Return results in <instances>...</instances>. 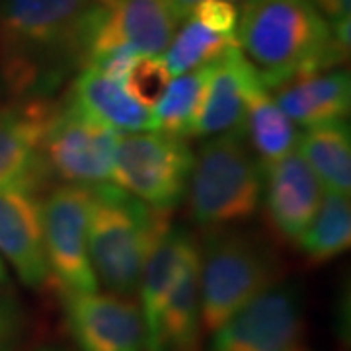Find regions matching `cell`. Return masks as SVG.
Returning a JSON list of instances; mask_svg holds the SVG:
<instances>
[{
    "mask_svg": "<svg viewBox=\"0 0 351 351\" xmlns=\"http://www.w3.org/2000/svg\"><path fill=\"white\" fill-rule=\"evenodd\" d=\"M27 316L20 301L0 293V351H18L25 338Z\"/></svg>",
    "mask_w": 351,
    "mask_h": 351,
    "instance_id": "26",
    "label": "cell"
},
{
    "mask_svg": "<svg viewBox=\"0 0 351 351\" xmlns=\"http://www.w3.org/2000/svg\"><path fill=\"white\" fill-rule=\"evenodd\" d=\"M263 193V166L244 133L209 137L201 145L188 182L189 213L207 232L252 219Z\"/></svg>",
    "mask_w": 351,
    "mask_h": 351,
    "instance_id": "4",
    "label": "cell"
},
{
    "mask_svg": "<svg viewBox=\"0 0 351 351\" xmlns=\"http://www.w3.org/2000/svg\"><path fill=\"white\" fill-rule=\"evenodd\" d=\"M197 244L186 226H168L154 244L141 277V314L147 330V346L151 343L160 322L164 306L170 299L178 277L189 258L197 252Z\"/></svg>",
    "mask_w": 351,
    "mask_h": 351,
    "instance_id": "18",
    "label": "cell"
},
{
    "mask_svg": "<svg viewBox=\"0 0 351 351\" xmlns=\"http://www.w3.org/2000/svg\"><path fill=\"white\" fill-rule=\"evenodd\" d=\"M197 263L199 248L186 262L178 277L147 351H203Z\"/></svg>",
    "mask_w": 351,
    "mask_h": 351,
    "instance_id": "19",
    "label": "cell"
},
{
    "mask_svg": "<svg viewBox=\"0 0 351 351\" xmlns=\"http://www.w3.org/2000/svg\"><path fill=\"white\" fill-rule=\"evenodd\" d=\"M322 195V184L297 151L263 168L265 209L277 234L289 242H299Z\"/></svg>",
    "mask_w": 351,
    "mask_h": 351,
    "instance_id": "15",
    "label": "cell"
},
{
    "mask_svg": "<svg viewBox=\"0 0 351 351\" xmlns=\"http://www.w3.org/2000/svg\"><path fill=\"white\" fill-rule=\"evenodd\" d=\"M297 152L322 188L348 193L351 189V133L348 119L308 127L297 141Z\"/></svg>",
    "mask_w": 351,
    "mask_h": 351,
    "instance_id": "20",
    "label": "cell"
},
{
    "mask_svg": "<svg viewBox=\"0 0 351 351\" xmlns=\"http://www.w3.org/2000/svg\"><path fill=\"white\" fill-rule=\"evenodd\" d=\"M311 4L330 25L350 22L351 0H311Z\"/></svg>",
    "mask_w": 351,
    "mask_h": 351,
    "instance_id": "28",
    "label": "cell"
},
{
    "mask_svg": "<svg viewBox=\"0 0 351 351\" xmlns=\"http://www.w3.org/2000/svg\"><path fill=\"white\" fill-rule=\"evenodd\" d=\"M172 78L162 55H138L121 84L138 104L151 110L162 98Z\"/></svg>",
    "mask_w": 351,
    "mask_h": 351,
    "instance_id": "25",
    "label": "cell"
},
{
    "mask_svg": "<svg viewBox=\"0 0 351 351\" xmlns=\"http://www.w3.org/2000/svg\"><path fill=\"white\" fill-rule=\"evenodd\" d=\"M193 156L184 137L158 129L119 135L112 184L170 215L186 197Z\"/></svg>",
    "mask_w": 351,
    "mask_h": 351,
    "instance_id": "6",
    "label": "cell"
},
{
    "mask_svg": "<svg viewBox=\"0 0 351 351\" xmlns=\"http://www.w3.org/2000/svg\"><path fill=\"white\" fill-rule=\"evenodd\" d=\"M299 351H311V350H308V348H306V346H304V348H301V350H299Z\"/></svg>",
    "mask_w": 351,
    "mask_h": 351,
    "instance_id": "31",
    "label": "cell"
},
{
    "mask_svg": "<svg viewBox=\"0 0 351 351\" xmlns=\"http://www.w3.org/2000/svg\"><path fill=\"white\" fill-rule=\"evenodd\" d=\"M176 6V12L180 14V18L184 20L186 16H188L199 2H203V0H172ZM226 2H239V0H226Z\"/></svg>",
    "mask_w": 351,
    "mask_h": 351,
    "instance_id": "29",
    "label": "cell"
},
{
    "mask_svg": "<svg viewBox=\"0 0 351 351\" xmlns=\"http://www.w3.org/2000/svg\"><path fill=\"white\" fill-rule=\"evenodd\" d=\"M274 98L293 123L306 129L341 121L351 108L350 73L328 69L299 76L276 88Z\"/></svg>",
    "mask_w": 351,
    "mask_h": 351,
    "instance_id": "17",
    "label": "cell"
},
{
    "mask_svg": "<svg viewBox=\"0 0 351 351\" xmlns=\"http://www.w3.org/2000/svg\"><path fill=\"white\" fill-rule=\"evenodd\" d=\"M0 281H6V269H4L2 262H0Z\"/></svg>",
    "mask_w": 351,
    "mask_h": 351,
    "instance_id": "30",
    "label": "cell"
},
{
    "mask_svg": "<svg viewBox=\"0 0 351 351\" xmlns=\"http://www.w3.org/2000/svg\"><path fill=\"white\" fill-rule=\"evenodd\" d=\"M211 63L172 78L162 98L151 108L154 127L158 131L180 135V137L191 135V129L205 98V90L211 75Z\"/></svg>",
    "mask_w": 351,
    "mask_h": 351,
    "instance_id": "23",
    "label": "cell"
},
{
    "mask_svg": "<svg viewBox=\"0 0 351 351\" xmlns=\"http://www.w3.org/2000/svg\"><path fill=\"white\" fill-rule=\"evenodd\" d=\"M234 43L237 38L213 32L199 20L186 16L162 53V59L170 75L178 76L209 64Z\"/></svg>",
    "mask_w": 351,
    "mask_h": 351,
    "instance_id": "24",
    "label": "cell"
},
{
    "mask_svg": "<svg viewBox=\"0 0 351 351\" xmlns=\"http://www.w3.org/2000/svg\"><path fill=\"white\" fill-rule=\"evenodd\" d=\"M92 188L63 184L41 201L43 244L51 285L63 295L98 291L90 252L88 225Z\"/></svg>",
    "mask_w": 351,
    "mask_h": 351,
    "instance_id": "7",
    "label": "cell"
},
{
    "mask_svg": "<svg viewBox=\"0 0 351 351\" xmlns=\"http://www.w3.org/2000/svg\"><path fill=\"white\" fill-rule=\"evenodd\" d=\"M168 226V213L112 182L92 186L88 252L98 285L117 297H135L145 263Z\"/></svg>",
    "mask_w": 351,
    "mask_h": 351,
    "instance_id": "3",
    "label": "cell"
},
{
    "mask_svg": "<svg viewBox=\"0 0 351 351\" xmlns=\"http://www.w3.org/2000/svg\"><path fill=\"white\" fill-rule=\"evenodd\" d=\"M351 205L348 193L324 189L311 225L299 239V248L311 262H328L350 248Z\"/></svg>",
    "mask_w": 351,
    "mask_h": 351,
    "instance_id": "22",
    "label": "cell"
},
{
    "mask_svg": "<svg viewBox=\"0 0 351 351\" xmlns=\"http://www.w3.org/2000/svg\"><path fill=\"white\" fill-rule=\"evenodd\" d=\"M66 101L90 121L117 135L156 129L151 110L138 104L119 80L94 66H84L76 76Z\"/></svg>",
    "mask_w": 351,
    "mask_h": 351,
    "instance_id": "16",
    "label": "cell"
},
{
    "mask_svg": "<svg viewBox=\"0 0 351 351\" xmlns=\"http://www.w3.org/2000/svg\"><path fill=\"white\" fill-rule=\"evenodd\" d=\"M119 135L90 121L69 101L57 108L43 138L45 176L92 188L112 182Z\"/></svg>",
    "mask_w": 351,
    "mask_h": 351,
    "instance_id": "9",
    "label": "cell"
},
{
    "mask_svg": "<svg viewBox=\"0 0 351 351\" xmlns=\"http://www.w3.org/2000/svg\"><path fill=\"white\" fill-rule=\"evenodd\" d=\"M64 320L80 351H145L147 330L135 302L112 293H73L61 297Z\"/></svg>",
    "mask_w": 351,
    "mask_h": 351,
    "instance_id": "10",
    "label": "cell"
},
{
    "mask_svg": "<svg viewBox=\"0 0 351 351\" xmlns=\"http://www.w3.org/2000/svg\"><path fill=\"white\" fill-rule=\"evenodd\" d=\"M263 86L239 45H230L211 63V75L205 98L193 123V137H217L225 133H242L244 117L252 94Z\"/></svg>",
    "mask_w": 351,
    "mask_h": 351,
    "instance_id": "14",
    "label": "cell"
},
{
    "mask_svg": "<svg viewBox=\"0 0 351 351\" xmlns=\"http://www.w3.org/2000/svg\"><path fill=\"white\" fill-rule=\"evenodd\" d=\"M57 108L39 96L0 108V188L43 184L41 149Z\"/></svg>",
    "mask_w": 351,
    "mask_h": 351,
    "instance_id": "12",
    "label": "cell"
},
{
    "mask_svg": "<svg viewBox=\"0 0 351 351\" xmlns=\"http://www.w3.org/2000/svg\"><path fill=\"white\" fill-rule=\"evenodd\" d=\"M242 133L263 168L297 149L299 131L277 106L271 90L260 86L252 94Z\"/></svg>",
    "mask_w": 351,
    "mask_h": 351,
    "instance_id": "21",
    "label": "cell"
},
{
    "mask_svg": "<svg viewBox=\"0 0 351 351\" xmlns=\"http://www.w3.org/2000/svg\"><path fill=\"white\" fill-rule=\"evenodd\" d=\"M108 0H0V63L18 92L41 96L86 61Z\"/></svg>",
    "mask_w": 351,
    "mask_h": 351,
    "instance_id": "1",
    "label": "cell"
},
{
    "mask_svg": "<svg viewBox=\"0 0 351 351\" xmlns=\"http://www.w3.org/2000/svg\"><path fill=\"white\" fill-rule=\"evenodd\" d=\"M201 322L215 332L246 302L279 281L276 254L258 234L228 226L211 230L197 263Z\"/></svg>",
    "mask_w": 351,
    "mask_h": 351,
    "instance_id": "5",
    "label": "cell"
},
{
    "mask_svg": "<svg viewBox=\"0 0 351 351\" xmlns=\"http://www.w3.org/2000/svg\"><path fill=\"white\" fill-rule=\"evenodd\" d=\"M191 18L199 20L201 24L211 27L228 38H237V24H239V10L234 2L226 0H203L191 12Z\"/></svg>",
    "mask_w": 351,
    "mask_h": 351,
    "instance_id": "27",
    "label": "cell"
},
{
    "mask_svg": "<svg viewBox=\"0 0 351 351\" xmlns=\"http://www.w3.org/2000/svg\"><path fill=\"white\" fill-rule=\"evenodd\" d=\"M29 186L0 188V254L32 289L51 285L43 244L41 201Z\"/></svg>",
    "mask_w": 351,
    "mask_h": 351,
    "instance_id": "13",
    "label": "cell"
},
{
    "mask_svg": "<svg viewBox=\"0 0 351 351\" xmlns=\"http://www.w3.org/2000/svg\"><path fill=\"white\" fill-rule=\"evenodd\" d=\"M304 306L295 283H274L213 332L209 351H299Z\"/></svg>",
    "mask_w": 351,
    "mask_h": 351,
    "instance_id": "8",
    "label": "cell"
},
{
    "mask_svg": "<svg viewBox=\"0 0 351 351\" xmlns=\"http://www.w3.org/2000/svg\"><path fill=\"white\" fill-rule=\"evenodd\" d=\"M182 24L172 0H108L90 39L84 64L113 47L162 55Z\"/></svg>",
    "mask_w": 351,
    "mask_h": 351,
    "instance_id": "11",
    "label": "cell"
},
{
    "mask_svg": "<svg viewBox=\"0 0 351 351\" xmlns=\"http://www.w3.org/2000/svg\"><path fill=\"white\" fill-rule=\"evenodd\" d=\"M350 22L330 25L311 0H246L237 45L267 90L338 66L350 53Z\"/></svg>",
    "mask_w": 351,
    "mask_h": 351,
    "instance_id": "2",
    "label": "cell"
}]
</instances>
